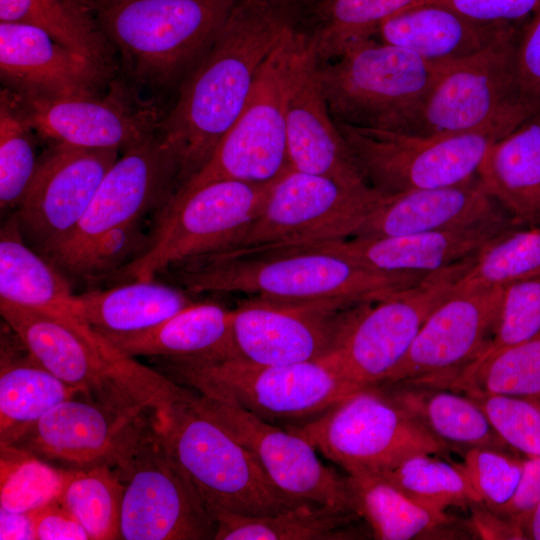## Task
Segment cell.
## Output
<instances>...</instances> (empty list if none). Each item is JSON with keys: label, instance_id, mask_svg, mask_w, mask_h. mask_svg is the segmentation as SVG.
<instances>
[{"label": "cell", "instance_id": "obj_22", "mask_svg": "<svg viewBox=\"0 0 540 540\" xmlns=\"http://www.w3.org/2000/svg\"><path fill=\"white\" fill-rule=\"evenodd\" d=\"M194 392L202 408L253 454L281 491L304 503L356 511L347 478L325 466L305 438L230 401Z\"/></svg>", "mask_w": 540, "mask_h": 540}, {"label": "cell", "instance_id": "obj_11", "mask_svg": "<svg viewBox=\"0 0 540 540\" xmlns=\"http://www.w3.org/2000/svg\"><path fill=\"white\" fill-rule=\"evenodd\" d=\"M473 259L381 300L352 306L333 348L320 361L360 387L381 385Z\"/></svg>", "mask_w": 540, "mask_h": 540}, {"label": "cell", "instance_id": "obj_19", "mask_svg": "<svg viewBox=\"0 0 540 540\" xmlns=\"http://www.w3.org/2000/svg\"><path fill=\"white\" fill-rule=\"evenodd\" d=\"M504 287L451 291L426 318L410 348L381 385L442 387L478 358L492 339Z\"/></svg>", "mask_w": 540, "mask_h": 540}, {"label": "cell", "instance_id": "obj_32", "mask_svg": "<svg viewBox=\"0 0 540 540\" xmlns=\"http://www.w3.org/2000/svg\"><path fill=\"white\" fill-rule=\"evenodd\" d=\"M380 386L450 449L488 447L516 453L497 434L479 405L462 392L416 384Z\"/></svg>", "mask_w": 540, "mask_h": 540}, {"label": "cell", "instance_id": "obj_4", "mask_svg": "<svg viewBox=\"0 0 540 540\" xmlns=\"http://www.w3.org/2000/svg\"><path fill=\"white\" fill-rule=\"evenodd\" d=\"M96 20L138 93L181 88L237 0H93Z\"/></svg>", "mask_w": 540, "mask_h": 540}, {"label": "cell", "instance_id": "obj_49", "mask_svg": "<svg viewBox=\"0 0 540 540\" xmlns=\"http://www.w3.org/2000/svg\"><path fill=\"white\" fill-rule=\"evenodd\" d=\"M516 71L521 102L535 114L540 111V10L520 33Z\"/></svg>", "mask_w": 540, "mask_h": 540}, {"label": "cell", "instance_id": "obj_54", "mask_svg": "<svg viewBox=\"0 0 540 540\" xmlns=\"http://www.w3.org/2000/svg\"><path fill=\"white\" fill-rule=\"evenodd\" d=\"M524 533L527 539L540 540V500L528 517Z\"/></svg>", "mask_w": 540, "mask_h": 540}, {"label": "cell", "instance_id": "obj_26", "mask_svg": "<svg viewBox=\"0 0 540 540\" xmlns=\"http://www.w3.org/2000/svg\"><path fill=\"white\" fill-rule=\"evenodd\" d=\"M508 215L478 175L459 184L386 195L354 237L460 228Z\"/></svg>", "mask_w": 540, "mask_h": 540}, {"label": "cell", "instance_id": "obj_35", "mask_svg": "<svg viewBox=\"0 0 540 540\" xmlns=\"http://www.w3.org/2000/svg\"><path fill=\"white\" fill-rule=\"evenodd\" d=\"M215 518V540L348 539L350 527L361 519L351 509L312 503L266 516L218 512Z\"/></svg>", "mask_w": 540, "mask_h": 540}, {"label": "cell", "instance_id": "obj_21", "mask_svg": "<svg viewBox=\"0 0 540 540\" xmlns=\"http://www.w3.org/2000/svg\"><path fill=\"white\" fill-rule=\"evenodd\" d=\"M354 305L342 300L288 301L255 296L233 310L236 354L265 365L320 360L333 348Z\"/></svg>", "mask_w": 540, "mask_h": 540}, {"label": "cell", "instance_id": "obj_38", "mask_svg": "<svg viewBox=\"0 0 540 540\" xmlns=\"http://www.w3.org/2000/svg\"><path fill=\"white\" fill-rule=\"evenodd\" d=\"M442 388L477 390L540 401V331L484 359L473 361Z\"/></svg>", "mask_w": 540, "mask_h": 540}, {"label": "cell", "instance_id": "obj_43", "mask_svg": "<svg viewBox=\"0 0 540 540\" xmlns=\"http://www.w3.org/2000/svg\"><path fill=\"white\" fill-rule=\"evenodd\" d=\"M37 134L17 109L10 93H0V209L14 212L35 173Z\"/></svg>", "mask_w": 540, "mask_h": 540}, {"label": "cell", "instance_id": "obj_18", "mask_svg": "<svg viewBox=\"0 0 540 540\" xmlns=\"http://www.w3.org/2000/svg\"><path fill=\"white\" fill-rule=\"evenodd\" d=\"M10 95L37 136L49 145L124 152L153 135L163 117L153 101L141 100L130 86L115 80L109 92L98 97Z\"/></svg>", "mask_w": 540, "mask_h": 540}, {"label": "cell", "instance_id": "obj_41", "mask_svg": "<svg viewBox=\"0 0 540 540\" xmlns=\"http://www.w3.org/2000/svg\"><path fill=\"white\" fill-rule=\"evenodd\" d=\"M414 0H322L313 43L318 63L335 59L349 46L372 38L380 24Z\"/></svg>", "mask_w": 540, "mask_h": 540}, {"label": "cell", "instance_id": "obj_15", "mask_svg": "<svg viewBox=\"0 0 540 540\" xmlns=\"http://www.w3.org/2000/svg\"><path fill=\"white\" fill-rule=\"evenodd\" d=\"M306 26L290 32L267 58L235 123L207 163L175 195L222 180L273 183L293 170L288 154L284 71L292 36Z\"/></svg>", "mask_w": 540, "mask_h": 540}, {"label": "cell", "instance_id": "obj_24", "mask_svg": "<svg viewBox=\"0 0 540 540\" xmlns=\"http://www.w3.org/2000/svg\"><path fill=\"white\" fill-rule=\"evenodd\" d=\"M114 72L55 41L44 31L0 22V78L20 97L63 99L102 96Z\"/></svg>", "mask_w": 540, "mask_h": 540}, {"label": "cell", "instance_id": "obj_36", "mask_svg": "<svg viewBox=\"0 0 540 540\" xmlns=\"http://www.w3.org/2000/svg\"><path fill=\"white\" fill-rule=\"evenodd\" d=\"M0 22L38 28L68 49L115 72L116 50L93 12L65 0H0Z\"/></svg>", "mask_w": 540, "mask_h": 540}, {"label": "cell", "instance_id": "obj_16", "mask_svg": "<svg viewBox=\"0 0 540 540\" xmlns=\"http://www.w3.org/2000/svg\"><path fill=\"white\" fill-rule=\"evenodd\" d=\"M178 188L177 156L156 131L123 152L75 229L44 257L57 267L109 230L158 217Z\"/></svg>", "mask_w": 540, "mask_h": 540}, {"label": "cell", "instance_id": "obj_44", "mask_svg": "<svg viewBox=\"0 0 540 540\" xmlns=\"http://www.w3.org/2000/svg\"><path fill=\"white\" fill-rule=\"evenodd\" d=\"M152 231L143 222L109 230L57 266L71 281L95 283L109 279L141 256L148 248Z\"/></svg>", "mask_w": 540, "mask_h": 540}, {"label": "cell", "instance_id": "obj_30", "mask_svg": "<svg viewBox=\"0 0 540 540\" xmlns=\"http://www.w3.org/2000/svg\"><path fill=\"white\" fill-rule=\"evenodd\" d=\"M193 303L190 293L174 284L135 280L73 294L69 310L98 332L127 334L152 328Z\"/></svg>", "mask_w": 540, "mask_h": 540}, {"label": "cell", "instance_id": "obj_14", "mask_svg": "<svg viewBox=\"0 0 540 540\" xmlns=\"http://www.w3.org/2000/svg\"><path fill=\"white\" fill-rule=\"evenodd\" d=\"M116 469L124 482L121 539H214L215 516L168 452L152 416Z\"/></svg>", "mask_w": 540, "mask_h": 540}, {"label": "cell", "instance_id": "obj_2", "mask_svg": "<svg viewBox=\"0 0 540 540\" xmlns=\"http://www.w3.org/2000/svg\"><path fill=\"white\" fill-rule=\"evenodd\" d=\"M430 274L385 272L307 245L229 251L171 267L159 276L190 294L244 293L288 300L375 302Z\"/></svg>", "mask_w": 540, "mask_h": 540}, {"label": "cell", "instance_id": "obj_39", "mask_svg": "<svg viewBox=\"0 0 540 540\" xmlns=\"http://www.w3.org/2000/svg\"><path fill=\"white\" fill-rule=\"evenodd\" d=\"M540 275V227L502 232L489 241L457 279L452 291L506 287Z\"/></svg>", "mask_w": 540, "mask_h": 540}, {"label": "cell", "instance_id": "obj_53", "mask_svg": "<svg viewBox=\"0 0 540 540\" xmlns=\"http://www.w3.org/2000/svg\"><path fill=\"white\" fill-rule=\"evenodd\" d=\"M0 539H34L31 513L9 512L0 509Z\"/></svg>", "mask_w": 540, "mask_h": 540}, {"label": "cell", "instance_id": "obj_46", "mask_svg": "<svg viewBox=\"0 0 540 540\" xmlns=\"http://www.w3.org/2000/svg\"><path fill=\"white\" fill-rule=\"evenodd\" d=\"M463 458L462 467L480 502L498 513L515 496L526 458L488 447L469 448Z\"/></svg>", "mask_w": 540, "mask_h": 540}, {"label": "cell", "instance_id": "obj_5", "mask_svg": "<svg viewBox=\"0 0 540 540\" xmlns=\"http://www.w3.org/2000/svg\"><path fill=\"white\" fill-rule=\"evenodd\" d=\"M0 313L29 355L82 395L135 414L155 409L171 380L116 352L90 326L73 316L0 301Z\"/></svg>", "mask_w": 540, "mask_h": 540}, {"label": "cell", "instance_id": "obj_17", "mask_svg": "<svg viewBox=\"0 0 540 540\" xmlns=\"http://www.w3.org/2000/svg\"><path fill=\"white\" fill-rule=\"evenodd\" d=\"M313 30L314 26L309 25L293 34L284 71V110L291 167L347 187H370L329 112L317 77Z\"/></svg>", "mask_w": 540, "mask_h": 540}, {"label": "cell", "instance_id": "obj_25", "mask_svg": "<svg viewBox=\"0 0 540 540\" xmlns=\"http://www.w3.org/2000/svg\"><path fill=\"white\" fill-rule=\"evenodd\" d=\"M514 226L506 215L460 228L303 245L344 255L380 271L430 274L475 257L489 241Z\"/></svg>", "mask_w": 540, "mask_h": 540}, {"label": "cell", "instance_id": "obj_6", "mask_svg": "<svg viewBox=\"0 0 540 540\" xmlns=\"http://www.w3.org/2000/svg\"><path fill=\"white\" fill-rule=\"evenodd\" d=\"M156 360L174 381L284 428L315 419L363 388L320 360L282 365L258 364L238 356Z\"/></svg>", "mask_w": 540, "mask_h": 540}, {"label": "cell", "instance_id": "obj_23", "mask_svg": "<svg viewBox=\"0 0 540 540\" xmlns=\"http://www.w3.org/2000/svg\"><path fill=\"white\" fill-rule=\"evenodd\" d=\"M152 412H123L82 394L69 398L35 422L12 446L61 468L100 464L114 468L148 425Z\"/></svg>", "mask_w": 540, "mask_h": 540}, {"label": "cell", "instance_id": "obj_28", "mask_svg": "<svg viewBox=\"0 0 540 540\" xmlns=\"http://www.w3.org/2000/svg\"><path fill=\"white\" fill-rule=\"evenodd\" d=\"M232 322L233 310L195 302L146 330L127 334L95 331L116 352L130 358L208 359L237 356Z\"/></svg>", "mask_w": 540, "mask_h": 540}, {"label": "cell", "instance_id": "obj_3", "mask_svg": "<svg viewBox=\"0 0 540 540\" xmlns=\"http://www.w3.org/2000/svg\"><path fill=\"white\" fill-rule=\"evenodd\" d=\"M152 419L168 452L214 516H266L304 504L270 480L253 454L202 408L193 389L174 381Z\"/></svg>", "mask_w": 540, "mask_h": 540}, {"label": "cell", "instance_id": "obj_45", "mask_svg": "<svg viewBox=\"0 0 540 540\" xmlns=\"http://www.w3.org/2000/svg\"><path fill=\"white\" fill-rule=\"evenodd\" d=\"M462 393L479 405L513 451L525 458L540 457V401L477 390Z\"/></svg>", "mask_w": 540, "mask_h": 540}, {"label": "cell", "instance_id": "obj_52", "mask_svg": "<svg viewBox=\"0 0 540 540\" xmlns=\"http://www.w3.org/2000/svg\"><path fill=\"white\" fill-rule=\"evenodd\" d=\"M470 527L484 539H526L521 528L491 511L482 503L471 507Z\"/></svg>", "mask_w": 540, "mask_h": 540}, {"label": "cell", "instance_id": "obj_20", "mask_svg": "<svg viewBox=\"0 0 540 540\" xmlns=\"http://www.w3.org/2000/svg\"><path fill=\"white\" fill-rule=\"evenodd\" d=\"M118 153L50 145L14 211L30 247L45 256L75 229Z\"/></svg>", "mask_w": 540, "mask_h": 540}, {"label": "cell", "instance_id": "obj_8", "mask_svg": "<svg viewBox=\"0 0 540 540\" xmlns=\"http://www.w3.org/2000/svg\"><path fill=\"white\" fill-rule=\"evenodd\" d=\"M334 122L366 183L384 195L477 176L490 146L521 124L502 121L464 133L421 136Z\"/></svg>", "mask_w": 540, "mask_h": 540}, {"label": "cell", "instance_id": "obj_9", "mask_svg": "<svg viewBox=\"0 0 540 540\" xmlns=\"http://www.w3.org/2000/svg\"><path fill=\"white\" fill-rule=\"evenodd\" d=\"M276 182L222 180L173 196L155 219L146 251L109 279L119 284L154 280L171 267L229 250Z\"/></svg>", "mask_w": 540, "mask_h": 540}, {"label": "cell", "instance_id": "obj_40", "mask_svg": "<svg viewBox=\"0 0 540 540\" xmlns=\"http://www.w3.org/2000/svg\"><path fill=\"white\" fill-rule=\"evenodd\" d=\"M435 454L411 456L381 477L419 505L436 513L450 507L481 503L462 464H452Z\"/></svg>", "mask_w": 540, "mask_h": 540}, {"label": "cell", "instance_id": "obj_47", "mask_svg": "<svg viewBox=\"0 0 540 540\" xmlns=\"http://www.w3.org/2000/svg\"><path fill=\"white\" fill-rule=\"evenodd\" d=\"M540 331V275L504 287L491 341L474 361L520 343Z\"/></svg>", "mask_w": 540, "mask_h": 540}, {"label": "cell", "instance_id": "obj_12", "mask_svg": "<svg viewBox=\"0 0 540 540\" xmlns=\"http://www.w3.org/2000/svg\"><path fill=\"white\" fill-rule=\"evenodd\" d=\"M385 196L371 187L351 188L327 177L290 170L274 184L260 213L224 252L354 237Z\"/></svg>", "mask_w": 540, "mask_h": 540}, {"label": "cell", "instance_id": "obj_55", "mask_svg": "<svg viewBox=\"0 0 540 540\" xmlns=\"http://www.w3.org/2000/svg\"><path fill=\"white\" fill-rule=\"evenodd\" d=\"M83 10L90 11L94 13L95 2L93 0H65Z\"/></svg>", "mask_w": 540, "mask_h": 540}, {"label": "cell", "instance_id": "obj_33", "mask_svg": "<svg viewBox=\"0 0 540 540\" xmlns=\"http://www.w3.org/2000/svg\"><path fill=\"white\" fill-rule=\"evenodd\" d=\"M73 294L66 275L25 242L12 212L0 231V301L72 316Z\"/></svg>", "mask_w": 540, "mask_h": 540}, {"label": "cell", "instance_id": "obj_7", "mask_svg": "<svg viewBox=\"0 0 540 540\" xmlns=\"http://www.w3.org/2000/svg\"><path fill=\"white\" fill-rule=\"evenodd\" d=\"M443 69L370 38L317 62V77L335 121L404 132Z\"/></svg>", "mask_w": 540, "mask_h": 540}, {"label": "cell", "instance_id": "obj_42", "mask_svg": "<svg viewBox=\"0 0 540 540\" xmlns=\"http://www.w3.org/2000/svg\"><path fill=\"white\" fill-rule=\"evenodd\" d=\"M0 447V509L31 513L59 499L66 468L12 445Z\"/></svg>", "mask_w": 540, "mask_h": 540}, {"label": "cell", "instance_id": "obj_10", "mask_svg": "<svg viewBox=\"0 0 540 540\" xmlns=\"http://www.w3.org/2000/svg\"><path fill=\"white\" fill-rule=\"evenodd\" d=\"M286 429L350 475H381L411 456L450 450L380 385L360 388L315 419Z\"/></svg>", "mask_w": 540, "mask_h": 540}, {"label": "cell", "instance_id": "obj_31", "mask_svg": "<svg viewBox=\"0 0 540 540\" xmlns=\"http://www.w3.org/2000/svg\"><path fill=\"white\" fill-rule=\"evenodd\" d=\"M1 334L0 446L17 440L61 402L82 394L37 363L23 346Z\"/></svg>", "mask_w": 540, "mask_h": 540}, {"label": "cell", "instance_id": "obj_48", "mask_svg": "<svg viewBox=\"0 0 540 540\" xmlns=\"http://www.w3.org/2000/svg\"><path fill=\"white\" fill-rule=\"evenodd\" d=\"M427 4L443 5L486 23L513 24L540 10V0H414L401 12Z\"/></svg>", "mask_w": 540, "mask_h": 540}, {"label": "cell", "instance_id": "obj_51", "mask_svg": "<svg viewBox=\"0 0 540 540\" xmlns=\"http://www.w3.org/2000/svg\"><path fill=\"white\" fill-rule=\"evenodd\" d=\"M539 500L540 457L526 458L515 496L497 514L516 524L524 532L528 517Z\"/></svg>", "mask_w": 540, "mask_h": 540}, {"label": "cell", "instance_id": "obj_13", "mask_svg": "<svg viewBox=\"0 0 540 540\" xmlns=\"http://www.w3.org/2000/svg\"><path fill=\"white\" fill-rule=\"evenodd\" d=\"M519 36L514 27L479 53L444 67L403 133L458 134L532 116L518 89Z\"/></svg>", "mask_w": 540, "mask_h": 540}, {"label": "cell", "instance_id": "obj_27", "mask_svg": "<svg viewBox=\"0 0 540 540\" xmlns=\"http://www.w3.org/2000/svg\"><path fill=\"white\" fill-rule=\"evenodd\" d=\"M515 26L473 20L438 4L417 6L383 21L375 35L380 42L398 46L437 66H449L471 57Z\"/></svg>", "mask_w": 540, "mask_h": 540}, {"label": "cell", "instance_id": "obj_34", "mask_svg": "<svg viewBox=\"0 0 540 540\" xmlns=\"http://www.w3.org/2000/svg\"><path fill=\"white\" fill-rule=\"evenodd\" d=\"M355 510L379 540L449 538L455 519L414 502L383 477L347 474Z\"/></svg>", "mask_w": 540, "mask_h": 540}, {"label": "cell", "instance_id": "obj_37", "mask_svg": "<svg viewBox=\"0 0 540 540\" xmlns=\"http://www.w3.org/2000/svg\"><path fill=\"white\" fill-rule=\"evenodd\" d=\"M124 482L116 468L100 464L67 469L60 503L92 540L121 539Z\"/></svg>", "mask_w": 540, "mask_h": 540}, {"label": "cell", "instance_id": "obj_1", "mask_svg": "<svg viewBox=\"0 0 540 540\" xmlns=\"http://www.w3.org/2000/svg\"><path fill=\"white\" fill-rule=\"evenodd\" d=\"M320 0H237L157 131L175 152L179 188L207 163L242 112L258 72L293 30L314 23Z\"/></svg>", "mask_w": 540, "mask_h": 540}, {"label": "cell", "instance_id": "obj_50", "mask_svg": "<svg viewBox=\"0 0 540 540\" xmlns=\"http://www.w3.org/2000/svg\"><path fill=\"white\" fill-rule=\"evenodd\" d=\"M36 540H88L89 534L79 521L55 500L31 512Z\"/></svg>", "mask_w": 540, "mask_h": 540}, {"label": "cell", "instance_id": "obj_29", "mask_svg": "<svg viewBox=\"0 0 540 540\" xmlns=\"http://www.w3.org/2000/svg\"><path fill=\"white\" fill-rule=\"evenodd\" d=\"M477 175L516 225L540 221V111L490 146Z\"/></svg>", "mask_w": 540, "mask_h": 540}]
</instances>
